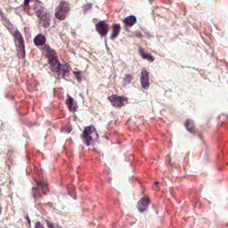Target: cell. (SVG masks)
Segmentation results:
<instances>
[{"instance_id": "7", "label": "cell", "mask_w": 228, "mask_h": 228, "mask_svg": "<svg viewBox=\"0 0 228 228\" xmlns=\"http://www.w3.org/2000/svg\"><path fill=\"white\" fill-rule=\"evenodd\" d=\"M151 200L148 197H143L137 203V208L142 213L146 212L149 206Z\"/></svg>"}, {"instance_id": "3", "label": "cell", "mask_w": 228, "mask_h": 228, "mask_svg": "<svg viewBox=\"0 0 228 228\" xmlns=\"http://www.w3.org/2000/svg\"><path fill=\"white\" fill-rule=\"evenodd\" d=\"M70 6L66 2H60L58 8H56L55 16L59 20H64L69 12Z\"/></svg>"}, {"instance_id": "6", "label": "cell", "mask_w": 228, "mask_h": 228, "mask_svg": "<svg viewBox=\"0 0 228 228\" xmlns=\"http://www.w3.org/2000/svg\"><path fill=\"white\" fill-rule=\"evenodd\" d=\"M108 99L112 103V105L116 108H122L127 103V99L125 97L113 95L108 97Z\"/></svg>"}, {"instance_id": "15", "label": "cell", "mask_w": 228, "mask_h": 228, "mask_svg": "<svg viewBox=\"0 0 228 228\" xmlns=\"http://www.w3.org/2000/svg\"><path fill=\"white\" fill-rule=\"evenodd\" d=\"M139 52L140 53L141 56H142L143 59H146L147 60H149V61H150V62H152L153 60L154 59L152 55L149 54V53H146V52H144L143 49H142V48H139Z\"/></svg>"}, {"instance_id": "11", "label": "cell", "mask_w": 228, "mask_h": 228, "mask_svg": "<svg viewBox=\"0 0 228 228\" xmlns=\"http://www.w3.org/2000/svg\"><path fill=\"white\" fill-rule=\"evenodd\" d=\"M45 38L42 34H38L33 39V42L37 46L43 45L45 43Z\"/></svg>"}, {"instance_id": "19", "label": "cell", "mask_w": 228, "mask_h": 228, "mask_svg": "<svg viewBox=\"0 0 228 228\" xmlns=\"http://www.w3.org/2000/svg\"><path fill=\"white\" fill-rule=\"evenodd\" d=\"M35 228H44V227H43L42 223L40 222H37L35 223Z\"/></svg>"}, {"instance_id": "17", "label": "cell", "mask_w": 228, "mask_h": 228, "mask_svg": "<svg viewBox=\"0 0 228 228\" xmlns=\"http://www.w3.org/2000/svg\"><path fill=\"white\" fill-rule=\"evenodd\" d=\"M132 75H127L125 78V79H124V81H125L126 83H129L131 82V80H132Z\"/></svg>"}, {"instance_id": "21", "label": "cell", "mask_w": 228, "mask_h": 228, "mask_svg": "<svg viewBox=\"0 0 228 228\" xmlns=\"http://www.w3.org/2000/svg\"><path fill=\"white\" fill-rule=\"evenodd\" d=\"M0 214H1V207H0Z\"/></svg>"}, {"instance_id": "18", "label": "cell", "mask_w": 228, "mask_h": 228, "mask_svg": "<svg viewBox=\"0 0 228 228\" xmlns=\"http://www.w3.org/2000/svg\"><path fill=\"white\" fill-rule=\"evenodd\" d=\"M47 224H48V226L49 228H57L56 225H55L54 223H53L52 222H49V221H46Z\"/></svg>"}, {"instance_id": "14", "label": "cell", "mask_w": 228, "mask_h": 228, "mask_svg": "<svg viewBox=\"0 0 228 228\" xmlns=\"http://www.w3.org/2000/svg\"><path fill=\"white\" fill-rule=\"evenodd\" d=\"M186 127L189 132L192 133H194V131H195V129H196V127H195V125H194L193 122L190 119L186 121Z\"/></svg>"}, {"instance_id": "12", "label": "cell", "mask_w": 228, "mask_h": 228, "mask_svg": "<svg viewBox=\"0 0 228 228\" xmlns=\"http://www.w3.org/2000/svg\"><path fill=\"white\" fill-rule=\"evenodd\" d=\"M123 22L127 26L132 27L136 23V18L133 15L128 16L123 19Z\"/></svg>"}, {"instance_id": "4", "label": "cell", "mask_w": 228, "mask_h": 228, "mask_svg": "<svg viewBox=\"0 0 228 228\" xmlns=\"http://www.w3.org/2000/svg\"><path fill=\"white\" fill-rule=\"evenodd\" d=\"M14 38H15L17 51H18V55L20 58H23L25 55V52L24 42H23L22 36L21 34H20V33L18 31H15L14 33Z\"/></svg>"}, {"instance_id": "2", "label": "cell", "mask_w": 228, "mask_h": 228, "mask_svg": "<svg viewBox=\"0 0 228 228\" xmlns=\"http://www.w3.org/2000/svg\"><path fill=\"white\" fill-rule=\"evenodd\" d=\"M45 55L48 59V63L50 65V68L53 72H58L61 69V64L55 52L53 49L47 46L45 49Z\"/></svg>"}, {"instance_id": "16", "label": "cell", "mask_w": 228, "mask_h": 228, "mask_svg": "<svg viewBox=\"0 0 228 228\" xmlns=\"http://www.w3.org/2000/svg\"><path fill=\"white\" fill-rule=\"evenodd\" d=\"M73 74L75 76V78L78 80V82H80L82 80V73L79 72H75Z\"/></svg>"}, {"instance_id": "13", "label": "cell", "mask_w": 228, "mask_h": 228, "mask_svg": "<svg viewBox=\"0 0 228 228\" xmlns=\"http://www.w3.org/2000/svg\"><path fill=\"white\" fill-rule=\"evenodd\" d=\"M121 29V26L118 23H114L113 25V32L112 35V39H115L119 35Z\"/></svg>"}, {"instance_id": "5", "label": "cell", "mask_w": 228, "mask_h": 228, "mask_svg": "<svg viewBox=\"0 0 228 228\" xmlns=\"http://www.w3.org/2000/svg\"><path fill=\"white\" fill-rule=\"evenodd\" d=\"M37 16L39 20V22L43 27H48L50 22V16L49 13L43 8H39L36 11Z\"/></svg>"}, {"instance_id": "20", "label": "cell", "mask_w": 228, "mask_h": 228, "mask_svg": "<svg viewBox=\"0 0 228 228\" xmlns=\"http://www.w3.org/2000/svg\"><path fill=\"white\" fill-rule=\"evenodd\" d=\"M29 1H30V0H25V5H28V3H29Z\"/></svg>"}, {"instance_id": "10", "label": "cell", "mask_w": 228, "mask_h": 228, "mask_svg": "<svg viewBox=\"0 0 228 228\" xmlns=\"http://www.w3.org/2000/svg\"><path fill=\"white\" fill-rule=\"evenodd\" d=\"M66 105L67 106H68L69 111H71L72 112H75L77 110V109H78V105H77V103L75 102V100L72 98H71L70 96H68V98H67Z\"/></svg>"}, {"instance_id": "8", "label": "cell", "mask_w": 228, "mask_h": 228, "mask_svg": "<svg viewBox=\"0 0 228 228\" xmlns=\"http://www.w3.org/2000/svg\"><path fill=\"white\" fill-rule=\"evenodd\" d=\"M96 29L101 36H106L108 32V25L105 21H100L97 23Z\"/></svg>"}, {"instance_id": "9", "label": "cell", "mask_w": 228, "mask_h": 228, "mask_svg": "<svg viewBox=\"0 0 228 228\" xmlns=\"http://www.w3.org/2000/svg\"><path fill=\"white\" fill-rule=\"evenodd\" d=\"M141 84H142V88L145 89H147L149 86V73L146 69H143L141 74L140 78Z\"/></svg>"}, {"instance_id": "1", "label": "cell", "mask_w": 228, "mask_h": 228, "mask_svg": "<svg viewBox=\"0 0 228 228\" xmlns=\"http://www.w3.org/2000/svg\"><path fill=\"white\" fill-rule=\"evenodd\" d=\"M82 139L88 146H94L98 140V134L96 127L92 125L85 127L82 134Z\"/></svg>"}]
</instances>
